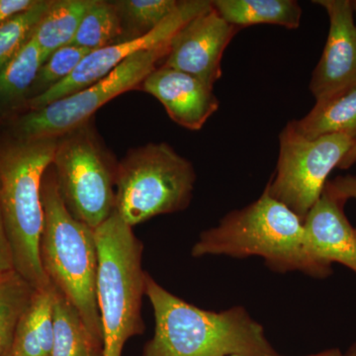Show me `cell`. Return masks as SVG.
I'll list each match as a JSON object with an SVG mask.
<instances>
[{
	"label": "cell",
	"mask_w": 356,
	"mask_h": 356,
	"mask_svg": "<svg viewBox=\"0 0 356 356\" xmlns=\"http://www.w3.org/2000/svg\"><path fill=\"white\" fill-rule=\"evenodd\" d=\"M146 296L154 315V334L142 356H273L262 325L247 309L203 310L159 285L147 273Z\"/></svg>",
	"instance_id": "1"
},
{
	"label": "cell",
	"mask_w": 356,
	"mask_h": 356,
	"mask_svg": "<svg viewBox=\"0 0 356 356\" xmlns=\"http://www.w3.org/2000/svg\"><path fill=\"white\" fill-rule=\"evenodd\" d=\"M58 139H15L0 146V210L14 271L34 290L51 284L40 259L42 182Z\"/></svg>",
	"instance_id": "2"
},
{
	"label": "cell",
	"mask_w": 356,
	"mask_h": 356,
	"mask_svg": "<svg viewBox=\"0 0 356 356\" xmlns=\"http://www.w3.org/2000/svg\"><path fill=\"white\" fill-rule=\"evenodd\" d=\"M191 255H227L234 259L259 257L275 273L300 271L318 277L306 247L304 221L266 189L261 197L228 213L216 227L203 232Z\"/></svg>",
	"instance_id": "3"
},
{
	"label": "cell",
	"mask_w": 356,
	"mask_h": 356,
	"mask_svg": "<svg viewBox=\"0 0 356 356\" xmlns=\"http://www.w3.org/2000/svg\"><path fill=\"white\" fill-rule=\"evenodd\" d=\"M44 225L40 259L49 281L79 311L91 334L102 343L96 283L98 250L95 229L70 214L51 165L42 182Z\"/></svg>",
	"instance_id": "4"
},
{
	"label": "cell",
	"mask_w": 356,
	"mask_h": 356,
	"mask_svg": "<svg viewBox=\"0 0 356 356\" xmlns=\"http://www.w3.org/2000/svg\"><path fill=\"white\" fill-rule=\"evenodd\" d=\"M98 250L96 283L102 325V356H122L124 346L145 331L143 298L146 296L144 245L114 212L95 229Z\"/></svg>",
	"instance_id": "5"
},
{
	"label": "cell",
	"mask_w": 356,
	"mask_h": 356,
	"mask_svg": "<svg viewBox=\"0 0 356 356\" xmlns=\"http://www.w3.org/2000/svg\"><path fill=\"white\" fill-rule=\"evenodd\" d=\"M196 175L191 161L165 143L134 149L117 165L115 212L134 227L188 207Z\"/></svg>",
	"instance_id": "6"
},
{
	"label": "cell",
	"mask_w": 356,
	"mask_h": 356,
	"mask_svg": "<svg viewBox=\"0 0 356 356\" xmlns=\"http://www.w3.org/2000/svg\"><path fill=\"white\" fill-rule=\"evenodd\" d=\"M51 166L70 214L95 229L115 212L117 165L86 125L58 138Z\"/></svg>",
	"instance_id": "7"
},
{
	"label": "cell",
	"mask_w": 356,
	"mask_h": 356,
	"mask_svg": "<svg viewBox=\"0 0 356 356\" xmlns=\"http://www.w3.org/2000/svg\"><path fill=\"white\" fill-rule=\"evenodd\" d=\"M355 144L343 134L307 139L289 122L280 135L275 175L264 189L304 221L322 195L330 173Z\"/></svg>",
	"instance_id": "8"
},
{
	"label": "cell",
	"mask_w": 356,
	"mask_h": 356,
	"mask_svg": "<svg viewBox=\"0 0 356 356\" xmlns=\"http://www.w3.org/2000/svg\"><path fill=\"white\" fill-rule=\"evenodd\" d=\"M170 43L139 51L83 90L43 108L31 110L16 123L17 139H58L86 125L92 115L110 100L140 88L146 77L158 67L159 60L165 58Z\"/></svg>",
	"instance_id": "9"
},
{
	"label": "cell",
	"mask_w": 356,
	"mask_h": 356,
	"mask_svg": "<svg viewBox=\"0 0 356 356\" xmlns=\"http://www.w3.org/2000/svg\"><path fill=\"white\" fill-rule=\"evenodd\" d=\"M210 4L211 1L200 0L181 1L179 8L151 32L90 51L67 79L31 98L28 102L29 108L41 109L72 93L79 92L106 76L131 56L170 43L182 26L208 8Z\"/></svg>",
	"instance_id": "10"
},
{
	"label": "cell",
	"mask_w": 356,
	"mask_h": 356,
	"mask_svg": "<svg viewBox=\"0 0 356 356\" xmlns=\"http://www.w3.org/2000/svg\"><path fill=\"white\" fill-rule=\"evenodd\" d=\"M240 30L222 19L211 3L173 36L163 65L214 88L222 74L224 51Z\"/></svg>",
	"instance_id": "11"
},
{
	"label": "cell",
	"mask_w": 356,
	"mask_h": 356,
	"mask_svg": "<svg viewBox=\"0 0 356 356\" xmlns=\"http://www.w3.org/2000/svg\"><path fill=\"white\" fill-rule=\"evenodd\" d=\"M330 18V30L320 62L312 76L316 102L356 86V22L350 0H317Z\"/></svg>",
	"instance_id": "12"
},
{
	"label": "cell",
	"mask_w": 356,
	"mask_h": 356,
	"mask_svg": "<svg viewBox=\"0 0 356 356\" xmlns=\"http://www.w3.org/2000/svg\"><path fill=\"white\" fill-rule=\"evenodd\" d=\"M344 204L327 182L304 220L307 250L320 278L331 275L334 262L356 274V228L344 214Z\"/></svg>",
	"instance_id": "13"
},
{
	"label": "cell",
	"mask_w": 356,
	"mask_h": 356,
	"mask_svg": "<svg viewBox=\"0 0 356 356\" xmlns=\"http://www.w3.org/2000/svg\"><path fill=\"white\" fill-rule=\"evenodd\" d=\"M165 107L177 125L198 131L219 108L214 88L180 70L161 65L146 77L140 88Z\"/></svg>",
	"instance_id": "14"
},
{
	"label": "cell",
	"mask_w": 356,
	"mask_h": 356,
	"mask_svg": "<svg viewBox=\"0 0 356 356\" xmlns=\"http://www.w3.org/2000/svg\"><path fill=\"white\" fill-rule=\"evenodd\" d=\"M55 287L34 290L16 325L11 356H50L55 334Z\"/></svg>",
	"instance_id": "15"
},
{
	"label": "cell",
	"mask_w": 356,
	"mask_h": 356,
	"mask_svg": "<svg viewBox=\"0 0 356 356\" xmlns=\"http://www.w3.org/2000/svg\"><path fill=\"white\" fill-rule=\"evenodd\" d=\"M211 3L222 19L240 29L271 24L292 30L301 24L302 8L296 0H214Z\"/></svg>",
	"instance_id": "16"
},
{
	"label": "cell",
	"mask_w": 356,
	"mask_h": 356,
	"mask_svg": "<svg viewBox=\"0 0 356 356\" xmlns=\"http://www.w3.org/2000/svg\"><path fill=\"white\" fill-rule=\"evenodd\" d=\"M291 122L297 132L307 139L343 134L356 140V86L316 102L304 118Z\"/></svg>",
	"instance_id": "17"
},
{
	"label": "cell",
	"mask_w": 356,
	"mask_h": 356,
	"mask_svg": "<svg viewBox=\"0 0 356 356\" xmlns=\"http://www.w3.org/2000/svg\"><path fill=\"white\" fill-rule=\"evenodd\" d=\"M93 0H57L51 1L48 10L35 28L32 37L44 58L58 49L74 43L84 14Z\"/></svg>",
	"instance_id": "18"
},
{
	"label": "cell",
	"mask_w": 356,
	"mask_h": 356,
	"mask_svg": "<svg viewBox=\"0 0 356 356\" xmlns=\"http://www.w3.org/2000/svg\"><path fill=\"white\" fill-rule=\"evenodd\" d=\"M55 334L50 356H102V343L74 306L55 288Z\"/></svg>",
	"instance_id": "19"
},
{
	"label": "cell",
	"mask_w": 356,
	"mask_h": 356,
	"mask_svg": "<svg viewBox=\"0 0 356 356\" xmlns=\"http://www.w3.org/2000/svg\"><path fill=\"white\" fill-rule=\"evenodd\" d=\"M120 11L115 2L93 0L72 44L91 51L99 50L118 39L123 29Z\"/></svg>",
	"instance_id": "20"
},
{
	"label": "cell",
	"mask_w": 356,
	"mask_h": 356,
	"mask_svg": "<svg viewBox=\"0 0 356 356\" xmlns=\"http://www.w3.org/2000/svg\"><path fill=\"white\" fill-rule=\"evenodd\" d=\"M46 60L38 44L31 36L0 70V99L13 102L22 97L34 86Z\"/></svg>",
	"instance_id": "21"
},
{
	"label": "cell",
	"mask_w": 356,
	"mask_h": 356,
	"mask_svg": "<svg viewBox=\"0 0 356 356\" xmlns=\"http://www.w3.org/2000/svg\"><path fill=\"white\" fill-rule=\"evenodd\" d=\"M34 289L14 273L0 278V356H8L14 332Z\"/></svg>",
	"instance_id": "22"
},
{
	"label": "cell",
	"mask_w": 356,
	"mask_h": 356,
	"mask_svg": "<svg viewBox=\"0 0 356 356\" xmlns=\"http://www.w3.org/2000/svg\"><path fill=\"white\" fill-rule=\"evenodd\" d=\"M50 4L49 0H36L34 6L24 13L17 14L0 25V70L31 38L35 28Z\"/></svg>",
	"instance_id": "23"
},
{
	"label": "cell",
	"mask_w": 356,
	"mask_h": 356,
	"mask_svg": "<svg viewBox=\"0 0 356 356\" xmlns=\"http://www.w3.org/2000/svg\"><path fill=\"white\" fill-rule=\"evenodd\" d=\"M122 20L125 19L138 33V36L151 32L165 22L179 8L177 0H122L115 2Z\"/></svg>",
	"instance_id": "24"
},
{
	"label": "cell",
	"mask_w": 356,
	"mask_h": 356,
	"mask_svg": "<svg viewBox=\"0 0 356 356\" xmlns=\"http://www.w3.org/2000/svg\"><path fill=\"white\" fill-rule=\"evenodd\" d=\"M90 51L74 44H67L54 51L40 70L33 86L39 89L38 95L70 76Z\"/></svg>",
	"instance_id": "25"
},
{
	"label": "cell",
	"mask_w": 356,
	"mask_h": 356,
	"mask_svg": "<svg viewBox=\"0 0 356 356\" xmlns=\"http://www.w3.org/2000/svg\"><path fill=\"white\" fill-rule=\"evenodd\" d=\"M13 273H14L13 255H11L1 210H0V278Z\"/></svg>",
	"instance_id": "26"
},
{
	"label": "cell",
	"mask_w": 356,
	"mask_h": 356,
	"mask_svg": "<svg viewBox=\"0 0 356 356\" xmlns=\"http://www.w3.org/2000/svg\"><path fill=\"white\" fill-rule=\"evenodd\" d=\"M327 185L331 187L332 191L337 196L343 199L346 202L348 199H355L356 200L355 175L337 177L334 180H329Z\"/></svg>",
	"instance_id": "27"
},
{
	"label": "cell",
	"mask_w": 356,
	"mask_h": 356,
	"mask_svg": "<svg viewBox=\"0 0 356 356\" xmlns=\"http://www.w3.org/2000/svg\"><path fill=\"white\" fill-rule=\"evenodd\" d=\"M36 0H0V25L34 6Z\"/></svg>",
	"instance_id": "28"
},
{
	"label": "cell",
	"mask_w": 356,
	"mask_h": 356,
	"mask_svg": "<svg viewBox=\"0 0 356 356\" xmlns=\"http://www.w3.org/2000/svg\"><path fill=\"white\" fill-rule=\"evenodd\" d=\"M356 163V144L355 146L351 149L350 153L346 154V158H344L343 161H341V165H339V168H350L353 163Z\"/></svg>",
	"instance_id": "29"
},
{
	"label": "cell",
	"mask_w": 356,
	"mask_h": 356,
	"mask_svg": "<svg viewBox=\"0 0 356 356\" xmlns=\"http://www.w3.org/2000/svg\"><path fill=\"white\" fill-rule=\"evenodd\" d=\"M273 356H280L278 355ZM307 356H343V353H341L339 348H331V350H327L325 351H322V353H316V355H307Z\"/></svg>",
	"instance_id": "30"
},
{
	"label": "cell",
	"mask_w": 356,
	"mask_h": 356,
	"mask_svg": "<svg viewBox=\"0 0 356 356\" xmlns=\"http://www.w3.org/2000/svg\"><path fill=\"white\" fill-rule=\"evenodd\" d=\"M343 356H356V341L351 344L348 350L343 353Z\"/></svg>",
	"instance_id": "31"
},
{
	"label": "cell",
	"mask_w": 356,
	"mask_h": 356,
	"mask_svg": "<svg viewBox=\"0 0 356 356\" xmlns=\"http://www.w3.org/2000/svg\"><path fill=\"white\" fill-rule=\"evenodd\" d=\"M353 11H355V16L356 18V0H355V1H353Z\"/></svg>",
	"instance_id": "32"
},
{
	"label": "cell",
	"mask_w": 356,
	"mask_h": 356,
	"mask_svg": "<svg viewBox=\"0 0 356 356\" xmlns=\"http://www.w3.org/2000/svg\"><path fill=\"white\" fill-rule=\"evenodd\" d=\"M8 356H11L10 355H8Z\"/></svg>",
	"instance_id": "33"
}]
</instances>
